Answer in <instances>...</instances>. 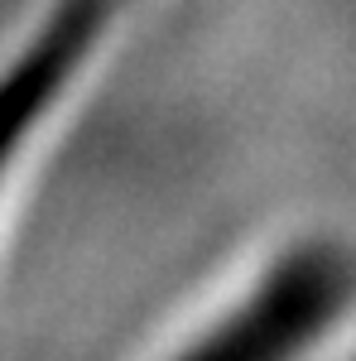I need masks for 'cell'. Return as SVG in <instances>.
Listing matches in <instances>:
<instances>
[{"mask_svg": "<svg viewBox=\"0 0 356 361\" xmlns=\"http://www.w3.org/2000/svg\"><path fill=\"white\" fill-rule=\"evenodd\" d=\"M125 5L130 0H58L54 10H49L44 34L15 63L10 87H5V140H10V154H20L29 130L58 106L68 78L82 68L92 44L106 34V25Z\"/></svg>", "mask_w": 356, "mask_h": 361, "instance_id": "2", "label": "cell"}, {"mask_svg": "<svg viewBox=\"0 0 356 361\" xmlns=\"http://www.w3.org/2000/svg\"><path fill=\"white\" fill-rule=\"evenodd\" d=\"M356 275L332 246L294 250L265 275L236 313L207 328V337L178 361H308L318 342L347 318Z\"/></svg>", "mask_w": 356, "mask_h": 361, "instance_id": "1", "label": "cell"}]
</instances>
